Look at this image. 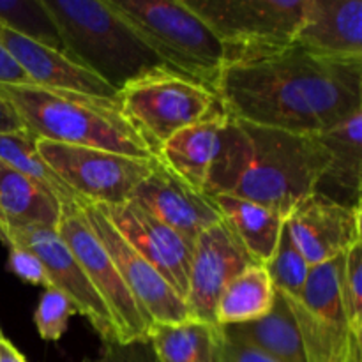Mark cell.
I'll use <instances>...</instances> for the list:
<instances>
[{
  "label": "cell",
  "mask_w": 362,
  "mask_h": 362,
  "mask_svg": "<svg viewBox=\"0 0 362 362\" xmlns=\"http://www.w3.org/2000/svg\"><path fill=\"white\" fill-rule=\"evenodd\" d=\"M216 95L237 120L320 134L362 112V59H325L292 45L226 62Z\"/></svg>",
  "instance_id": "6da1fadb"
},
{
  "label": "cell",
  "mask_w": 362,
  "mask_h": 362,
  "mask_svg": "<svg viewBox=\"0 0 362 362\" xmlns=\"http://www.w3.org/2000/svg\"><path fill=\"white\" fill-rule=\"evenodd\" d=\"M329 163L318 134H296L226 115L205 194H228L288 218L315 193Z\"/></svg>",
  "instance_id": "7a4b0ae2"
},
{
  "label": "cell",
  "mask_w": 362,
  "mask_h": 362,
  "mask_svg": "<svg viewBox=\"0 0 362 362\" xmlns=\"http://www.w3.org/2000/svg\"><path fill=\"white\" fill-rule=\"evenodd\" d=\"M0 98L37 140L154 159V152L124 119L119 98L78 94L35 85L0 83Z\"/></svg>",
  "instance_id": "3957f363"
},
{
  "label": "cell",
  "mask_w": 362,
  "mask_h": 362,
  "mask_svg": "<svg viewBox=\"0 0 362 362\" xmlns=\"http://www.w3.org/2000/svg\"><path fill=\"white\" fill-rule=\"evenodd\" d=\"M67 55L119 92L165 64L106 0H45Z\"/></svg>",
  "instance_id": "277c9868"
},
{
  "label": "cell",
  "mask_w": 362,
  "mask_h": 362,
  "mask_svg": "<svg viewBox=\"0 0 362 362\" xmlns=\"http://www.w3.org/2000/svg\"><path fill=\"white\" fill-rule=\"evenodd\" d=\"M172 73L216 94L226 66L225 45L184 0H106Z\"/></svg>",
  "instance_id": "5b68a950"
},
{
  "label": "cell",
  "mask_w": 362,
  "mask_h": 362,
  "mask_svg": "<svg viewBox=\"0 0 362 362\" xmlns=\"http://www.w3.org/2000/svg\"><path fill=\"white\" fill-rule=\"evenodd\" d=\"M117 98L124 119L154 156L177 131L221 110L214 92L168 69L136 78L120 88Z\"/></svg>",
  "instance_id": "8992f818"
},
{
  "label": "cell",
  "mask_w": 362,
  "mask_h": 362,
  "mask_svg": "<svg viewBox=\"0 0 362 362\" xmlns=\"http://www.w3.org/2000/svg\"><path fill=\"white\" fill-rule=\"evenodd\" d=\"M225 45L226 62L292 46L306 0H184Z\"/></svg>",
  "instance_id": "52a82bcc"
},
{
  "label": "cell",
  "mask_w": 362,
  "mask_h": 362,
  "mask_svg": "<svg viewBox=\"0 0 362 362\" xmlns=\"http://www.w3.org/2000/svg\"><path fill=\"white\" fill-rule=\"evenodd\" d=\"M345 255L311 267L299 297L285 296L306 362H362V336L350 331L341 299Z\"/></svg>",
  "instance_id": "ba28073f"
},
{
  "label": "cell",
  "mask_w": 362,
  "mask_h": 362,
  "mask_svg": "<svg viewBox=\"0 0 362 362\" xmlns=\"http://www.w3.org/2000/svg\"><path fill=\"white\" fill-rule=\"evenodd\" d=\"M37 151L81 202L94 205L129 202L158 161L46 140H37Z\"/></svg>",
  "instance_id": "9c48e42d"
},
{
  "label": "cell",
  "mask_w": 362,
  "mask_h": 362,
  "mask_svg": "<svg viewBox=\"0 0 362 362\" xmlns=\"http://www.w3.org/2000/svg\"><path fill=\"white\" fill-rule=\"evenodd\" d=\"M57 233L73 251L88 281L108 308L115 324L119 343H131L147 338L151 322L127 290L110 255L88 226L78 202L62 205Z\"/></svg>",
  "instance_id": "30bf717a"
},
{
  "label": "cell",
  "mask_w": 362,
  "mask_h": 362,
  "mask_svg": "<svg viewBox=\"0 0 362 362\" xmlns=\"http://www.w3.org/2000/svg\"><path fill=\"white\" fill-rule=\"evenodd\" d=\"M78 204L147 320L151 324H175L191 318L184 299H180L158 269L117 232L105 212L94 204L81 200Z\"/></svg>",
  "instance_id": "8fae6325"
},
{
  "label": "cell",
  "mask_w": 362,
  "mask_h": 362,
  "mask_svg": "<svg viewBox=\"0 0 362 362\" xmlns=\"http://www.w3.org/2000/svg\"><path fill=\"white\" fill-rule=\"evenodd\" d=\"M0 240L7 246L25 247L39 262L48 278V286L62 292L76 308V313L83 315L101 339L106 343H119L115 324L108 308L88 281L87 274L78 264L73 251L52 228L7 230L0 233Z\"/></svg>",
  "instance_id": "7c38bea8"
},
{
  "label": "cell",
  "mask_w": 362,
  "mask_h": 362,
  "mask_svg": "<svg viewBox=\"0 0 362 362\" xmlns=\"http://www.w3.org/2000/svg\"><path fill=\"white\" fill-rule=\"evenodd\" d=\"M257 262L225 223L205 230L193 247L186 306L191 318L216 325V306L226 286ZM262 265V264H260Z\"/></svg>",
  "instance_id": "4fadbf2b"
},
{
  "label": "cell",
  "mask_w": 362,
  "mask_h": 362,
  "mask_svg": "<svg viewBox=\"0 0 362 362\" xmlns=\"http://www.w3.org/2000/svg\"><path fill=\"white\" fill-rule=\"evenodd\" d=\"M117 232L159 271L186 303L187 278L194 243L166 226L133 200L120 205H98Z\"/></svg>",
  "instance_id": "5bb4252c"
},
{
  "label": "cell",
  "mask_w": 362,
  "mask_h": 362,
  "mask_svg": "<svg viewBox=\"0 0 362 362\" xmlns=\"http://www.w3.org/2000/svg\"><path fill=\"white\" fill-rule=\"evenodd\" d=\"M285 226L310 267L343 257L362 243L361 209L345 207L315 193L285 219Z\"/></svg>",
  "instance_id": "9a60e30c"
},
{
  "label": "cell",
  "mask_w": 362,
  "mask_h": 362,
  "mask_svg": "<svg viewBox=\"0 0 362 362\" xmlns=\"http://www.w3.org/2000/svg\"><path fill=\"white\" fill-rule=\"evenodd\" d=\"M131 200L191 243L221 223V214L211 197L187 186L159 161L138 184Z\"/></svg>",
  "instance_id": "2e32d148"
},
{
  "label": "cell",
  "mask_w": 362,
  "mask_h": 362,
  "mask_svg": "<svg viewBox=\"0 0 362 362\" xmlns=\"http://www.w3.org/2000/svg\"><path fill=\"white\" fill-rule=\"evenodd\" d=\"M292 45L325 59H362V0H306Z\"/></svg>",
  "instance_id": "e0dca14e"
},
{
  "label": "cell",
  "mask_w": 362,
  "mask_h": 362,
  "mask_svg": "<svg viewBox=\"0 0 362 362\" xmlns=\"http://www.w3.org/2000/svg\"><path fill=\"white\" fill-rule=\"evenodd\" d=\"M0 45L7 49L35 87L60 88L78 94L117 99L119 92L64 53L28 41L4 27H0Z\"/></svg>",
  "instance_id": "ac0fdd59"
},
{
  "label": "cell",
  "mask_w": 362,
  "mask_h": 362,
  "mask_svg": "<svg viewBox=\"0 0 362 362\" xmlns=\"http://www.w3.org/2000/svg\"><path fill=\"white\" fill-rule=\"evenodd\" d=\"M329 163L315 186V194L339 205L361 209L362 194V112L318 134Z\"/></svg>",
  "instance_id": "d6986e66"
},
{
  "label": "cell",
  "mask_w": 362,
  "mask_h": 362,
  "mask_svg": "<svg viewBox=\"0 0 362 362\" xmlns=\"http://www.w3.org/2000/svg\"><path fill=\"white\" fill-rule=\"evenodd\" d=\"M225 120L226 113L218 110L200 122L177 131L161 145L156 158L187 186L205 193Z\"/></svg>",
  "instance_id": "ffe728a7"
},
{
  "label": "cell",
  "mask_w": 362,
  "mask_h": 362,
  "mask_svg": "<svg viewBox=\"0 0 362 362\" xmlns=\"http://www.w3.org/2000/svg\"><path fill=\"white\" fill-rule=\"evenodd\" d=\"M62 204L37 182L0 161V233L7 230H57Z\"/></svg>",
  "instance_id": "44dd1931"
},
{
  "label": "cell",
  "mask_w": 362,
  "mask_h": 362,
  "mask_svg": "<svg viewBox=\"0 0 362 362\" xmlns=\"http://www.w3.org/2000/svg\"><path fill=\"white\" fill-rule=\"evenodd\" d=\"M219 331L278 362H306L296 317L286 297L279 292H276L274 304L267 315L244 324L219 327Z\"/></svg>",
  "instance_id": "7402d4cb"
},
{
  "label": "cell",
  "mask_w": 362,
  "mask_h": 362,
  "mask_svg": "<svg viewBox=\"0 0 362 362\" xmlns=\"http://www.w3.org/2000/svg\"><path fill=\"white\" fill-rule=\"evenodd\" d=\"M221 221L257 264L264 265L274 253L285 218L267 207L228 194L211 197Z\"/></svg>",
  "instance_id": "603a6c76"
},
{
  "label": "cell",
  "mask_w": 362,
  "mask_h": 362,
  "mask_svg": "<svg viewBox=\"0 0 362 362\" xmlns=\"http://www.w3.org/2000/svg\"><path fill=\"white\" fill-rule=\"evenodd\" d=\"M218 325L187 318L175 324H151L147 339L159 362H214Z\"/></svg>",
  "instance_id": "cb8c5ba5"
},
{
  "label": "cell",
  "mask_w": 362,
  "mask_h": 362,
  "mask_svg": "<svg viewBox=\"0 0 362 362\" xmlns=\"http://www.w3.org/2000/svg\"><path fill=\"white\" fill-rule=\"evenodd\" d=\"M274 297L276 290L264 265H251L240 272L219 297L216 306V325L226 327L257 320L269 313L274 304Z\"/></svg>",
  "instance_id": "d4e9b609"
},
{
  "label": "cell",
  "mask_w": 362,
  "mask_h": 362,
  "mask_svg": "<svg viewBox=\"0 0 362 362\" xmlns=\"http://www.w3.org/2000/svg\"><path fill=\"white\" fill-rule=\"evenodd\" d=\"M0 161L48 189L62 205L80 200L41 158L37 151V138L25 129L0 133Z\"/></svg>",
  "instance_id": "484cf974"
},
{
  "label": "cell",
  "mask_w": 362,
  "mask_h": 362,
  "mask_svg": "<svg viewBox=\"0 0 362 362\" xmlns=\"http://www.w3.org/2000/svg\"><path fill=\"white\" fill-rule=\"evenodd\" d=\"M0 27L67 55L59 27L46 9L45 0H0Z\"/></svg>",
  "instance_id": "4316f807"
},
{
  "label": "cell",
  "mask_w": 362,
  "mask_h": 362,
  "mask_svg": "<svg viewBox=\"0 0 362 362\" xmlns=\"http://www.w3.org/2000/svg\"><path fill=\"white\" fill-rule=\"evenodd\" d=\"M264 267L276 292L286 297H293V299L303 292L311 269L290 239L286 226H283L278 246H276L272 257L265 262Z\"/></svg>",
  "instance_id": "83f0119b"
},
{
  "label": "cell",
  "mask_w": 362,
  "mask_h": 362,
  "mask_svg": "<svg viewBox=\"0 0 362 362\" xmlns=\"http://www.w3.org/2000/svg\"><path fill=\"white\" fill-rule=\"evenodd\" d=\"M76 315L74 304L53 286H46L35 310V325L45 341H59L69 327V320Z\"/></svg>",
  "instance_id": "f1b7e54d"
},
{
  "label": "cell",
  "mask_w": 362,
  "mask_h": 362,
  "mask_svg": "<svg viewBox=\"0 0 362 362\" xmlns=\"http://www.w3.org/2000/svg\"><path fill=\"white\" fill-rule=\"evenodd\" d=\"M341 299L354 334L362 336V243L345 255L341 274Z\"/></svg>",
  "instance_id": "f546056e"
},
{
  "label": "cell",
  "mask_w": 362,
  "mask_h": 362,
  "mask_svg": "<svg viewBox=\"0 0 362 362\" xmlns=\"http://www.w3.org/2000/svg\"><path fill=\"white\" fill-rule=\"evenodd\" d=\"M83 362H159L147 338L131 343H106L101 356Z\"/></svg>",
  "instance_id": "4dcf8cb0"
},
{
  "label": "cell",
  "mask_w": 362,
  "mask_h": 362,
  "mask_svg": "<svg viewBox=\"0 0 362 362\" xmlns=\"http://www.w3.org/2000/svg\"><path fill=\"white\" fill-rule=\"evenodd\" d=\"M214 362H278L271 359L265 354L258 352L253 346L239 341V339L228 338L219 331L218 341H216Z\"/></svg>",
  "instance_id": "1f68e13d"
},
{
  "label": "cell",
  "mask_w": 362,
  "mask_h": 362,
  "mask_svg": "<svg viewBox=\"0 0 362 362\" xmlns=\"http://www.w3.org/2000/svg\"><path fill=\"white\" fill-rule=\"evenodd\" d=\"M9 250V267L18 278L30 283V285L48 286V278H46L45 269H42L41 262H39L30 251L25 250V247L16 246H11Z\"/></svg>",
  "instance_id": "d6a6232c"
},
{
  "label": "cell",
  "mask_w": 362,
  "mask_h": 362,
  "mask_svg": "<svg viewBox=\"0 0 362 362\" xmlns=\"http://www.w3.org/2000/svg\"><path fill=\"white\" fill-rule=\"evenodd\" d=\"M0 83L6 85H34L30 78L14 62L7 49L0 45Z\"/></svg>",
  "instance_id": "836d02e7"
},
{
  "label": "cell",
  "mask_w": 362,
  "mask_h": 362,
  "mask_svg": "<svg viewBox=\"0 0 362 362\" xmlns=\"http://www.w3.org/2000/svg\"><path fill=\"white\" fill-rule=\"evenodd\" d=\"M14 131H23V124L9 103L0 98V133H14Z\"/></svg>",
  "instance_id": "e575fe53"
},
{
  "label": "cell",
  "mask_w": 362,
  "mask_h": 362,
  "mask_svg": "<svg viewBox=\"0 0 362 362\" xmlns=\"http://www.w3.org/2000/svg\"><path fill=\"white\" fill-rule=\"evenodd\" d=\"M0 362H27L9 339H0Z\"/></svg>",
  "instance_id": "d590c367"
},
{
  "label": "cell",
  "mask_w": 362,
  "mask_h": 362,
  "mask_svg": "<svg viewBox=\"0 0 362 362\" xmlns=\"http://www.w3.org/2000/svg\"><path fill=\"white\" fill-rule=\"evenodd\" d=\"M4 338V334H2V327H0V339Z\"/></svg>",
  "instance_id": "8d00e7d4"
}]
</instances>
